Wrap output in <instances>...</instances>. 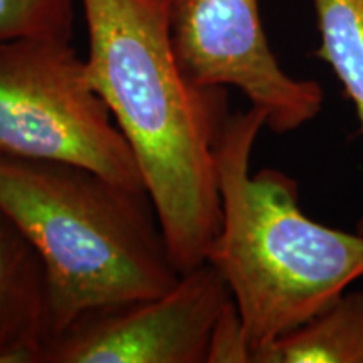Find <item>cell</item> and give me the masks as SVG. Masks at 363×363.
Here are the masks:
<instances>
[{
    "label": "cell",
    "mask_w": 363,
    "mask_h": 363,
    "mask_svg": "<svg viewBox=\"0 0 363 363\" xmlns=\"http://www.w3.org/2000/svg\"><path fill=\"white\" fill-rule=\"evenodd\" d=\"M91 83L128 142L172 259L187 272L220 229L216 147L227 89L202 86L177 57L170 0H81Z\"/></svg>",
    "instance_id": "1"
},
{
    "label": "cell",
    "mask_w": 363,
    "mask_h": 363,
    "mask_svg": "<svg viewBox=\"0 0 363 363\" xmlns=\"http://www.w3.org/2000/svg\"><path fill=\"white\" fill-rule=\"evenodd\" d=\"M259 108L227 118L216 147L220 229L207 252L238 308L252 357L363 278V233L313 220L298 203V184L283 172L252 174Z\"/></svg>",
    "instance_id": "2"
},
{
    "label": "cell",
    "mask_w": 363,
    "mask_h": 363,
    "mask_svg": "<svg viewBox=\"0 0 363 363\" xmlns=\"http://www.w3.org/2000/svg\"><path fill=\"white\" fill-rule=\"evenodd\" d=\"M0 208L44 262L52 338L88 313L163 294L182 276L145 189L71 163L0 157Z\"/></svg>",
    "instance_id": "3"
},
{
    "label": "cell",
    "mask_w": 363,
    "mask_h": 363,
    "mask_svg": "<svg viewBox=\"0 0 363 363\" xmlns=\"http://www.w3.org/2000/svg\"><path fill=\"white\" fill-rule=\"evenodd\" d=\"M0 157L71 163L145 189L128 142L69 40L0 43Z\"/></svg>",
    "instance_id": "4"
},
{
    "label": "cell",
    "mask_w": 363,
    "mask_h": 363,
    "mask_svg": "<svg viewBox=\"0 0 363 363\" xmlns=\"http://www.w3.org/2000/svg\"><path fill=\"white\" fill-rule=\"evenodd\" d=\"M170 33L195 83L239 89L274 133L301 128L323 108L316 81L293 78L279 66L257 0H170Z\"/></svg>",
    "instance_id": "5"
},
{
    "label": "cell",
    "mask_w": 363,
    "mask_h": 363,
    "mask_svg": "<svg viewBox=\"0 0 363 363\" xmlns=\"http://www.w3.org/2000/svg\"><path fill=\"white\" fill-rule=\"evenodd\" d=\"M230 301L220 272L203 262L155 298L81 316L51 340L40 363H207Z\"/></svg>",
    "instance_id": "6"
},
{
    "label": "cell",
    "mask_w": 363,
    "mask_h": 363,
    "mask_svg": "<svg viewBox=\"0 0 363 363\" xmlns=\"http://www.w3.org/2000/svg\"><path fill=\"white\" fill-rule=\"evenodd\" d=\"M51 338L44 262L0 208V363H40Z\"/></svg>",
    "instance_id": "7"
},
{
    "label": "cell",
    "mask_w": 363,
    "mask_h": 363,
    "mask_svg": "<svg viewBox=\"0 0 363 363\" xmlns=\"http://www.w3.org/2000/svg\"><path fill=\"white\" fill-rule=\"evenodd\" d=\"M252 363H363V291H345L306 323L254 353Z\"/></svg>",
    "instance_id": "8"
},
{
    "label": "cell",
    "mask_w": 363,
    "mask_h": 363,
    "mask_svg": "<svg viewBox=\"0 0 363 363\" xmlns=\"http://www.w3.org/2000/svg\"><path fill=\"white\" fill-rule=\"evenodd\" d=\"M318 56L328 62L357 111L363 135V0H315ZM363 233V214L358 222Z\"/></svg>",
    "instance_id": "9"
},
{
    "label": "cell",
    "mask_w": 363,
    "mask_h": 363,
    "mask_svg": "<svg viewBox=\"0 0 363 363\" xmlns=\"http://www.w3.org/2000/svg\"><path fill=\"white\" fill-rule=\"evenodd\" d=\"M74 0H0V43L71 40Z\"/></svg>",
    "instance_id": "10"
},
{
    "label": "cell",
    "mask_w": 363,
    "mask_h": 363,
    "mask_svg": "<svg viewBox=\"0 0 363 363\" xmlns=\"http://www.w3.org/2000/svg\"><path fill=\"white\" fill-rule=\"evenodd\" d=\"M207 363H251V348L234 299L222 311L212 331Z\"/></svg>",
    "instance_id": "11"
}]
</instances>
